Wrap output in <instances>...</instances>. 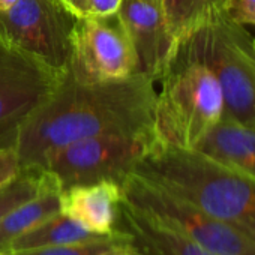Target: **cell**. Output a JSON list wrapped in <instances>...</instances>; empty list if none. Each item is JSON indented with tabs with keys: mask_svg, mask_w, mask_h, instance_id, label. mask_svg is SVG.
<instances>
[{
	"mask_svg": "<svg viewBox=\"0 0 255 255\" xmlns=\"http://www.w3.org/2000/svg\"><path fill=\"white\" fill-rule=\"evenodd\" d=\"M108 234H98L87 230L74 218L59 212L32 230L23 233L21 236L11 240L2 251L3 252H14V251H26V249H36V248H47V246H57V245H68V243H78L86 240H93Z\"/></svg>",
	"mask_w": 255,
	"mask_h": 255,
	"instance_id": "5bb4252c",
	"label": "cell"
},
{
	"mask_svg": "<svg viewBox=\"0 0 255 255\" xmlns=\"http://www.w3.org/2000/svg\"><path fill=\"white\" fill-rule=\"evenodd\" d=\"M126 240H129V236L117 227L116 233L102 236V237H98L93 240L57 245V246H47V248H36V249H26V251H14V252H6V254L8 255H96V254L111 249L116 245L123 243Z\"/></svg>",
	"mask_w": 255,
	"mask_h": 255,
	"instance_id": "ac0fdd59",
	"label": "cell"
},
{
	"mask_svg": "<svg viewBox=\"0 0 255 255\" xmlns=\"http://www.w3.org/2000/svg\"><path fill=\"white\" fill-rule=\"evenodd\" d=\"M180 44L216 77L224 98V119L255 125V47L245 26L222 9Z\"/></svg>",
	"mask_w": 255,
	"mask_h": 255,
	"instance_id": "277c9868",
	"label": "cell"
},
{
	"mask_svg": "<svg viewBox=\"0 0 255 255\" xmlns=\"http://www.w3.org/2000/svg\"><path fill=\"white\" fill-rule=\"evenodd\" d=\"M194 149L255 177V125L222 117Z\"/></svg>",
	"mask_w": 255,
	"mask_h": 255,
	"instance_id": "4fadbf2b",
	"label": "cell"
},
{
	"mask_svg": "<svg viewBox=\"0 0 255 255\" xmlns=\"http://www.w3.org/2000/svg\"><path fill=\"white\" fill-rule=\"evenodd\" d=\"M60 192L62 188L59 185L48 186L35 198L20 204L0 219V251L15 237L32 230L47 218L59 213Z\"/></svg>",
	"mask_w": 255,
	"mask_h": 255,
	"instance_id": "9a60e30c",
	"label": "cell"
},
{
	"mask_svg": "<svg viewBox=\"0 0 255 255\" xmlns=\"http://www.w3.org/2000/svg\"><path fill=\"white\" fill-rule=\"evenodd\" d=\"M20 170L21 167L15 147H0V188L15 179Z\"/></svg>",
	"mask_w": 255,
	"mask_h": 255,
	"instance_id": "44dd1931",
	"label": "cell"
},
{
	"mask_svg": "<svg viewBox=\"0 0 255 255\" xmlns=\"http://www.w3.org/2000/svg\"><path fill=\"white\" fill-rule=\"evenodd\" d=\"M156 131L155 81L144 74L84 84L68 72L59 87L20 128L21 168H42L57 149L96 135Z\"/></svg>",
	"mask_w": 255,
	"mask_h": 255,
	"instance_id": "6da1fadb",
	"label": "cell"
},
{
	"mask_svg": "<svg viewBox=\"0 0 255 255\" xmlns=\"http://www.w3.org/2000/svg\"><path fill=\"white\" fill-rule=\"evenodd\" d=\"M122 198L153 218L182 231L216 255H255V239L222 222L156 183L129 173Z\"/></svg>",
	"mask_w": 255,
	"mask_h": 255,
	"instance_id": "8992f818",
	"label": "cell"
},
{
	"mask_svg": "<svg viewBox=\"0 0 255 255\" xmlns=\"http://www.w3.org/2000/svg\"><path fill=\"white\" fill-rule=\"evenodd\" d=\"M18 0H0V12H5L8 9H11Z\"/></svg>",
	"mask_w": 255,
	"mask_h": 255,
	"instance_id": "603a6c76",
	"label": "cell"
},
{
	"mask_svg": "<svg viewBox=\"0 0 255 255\" xmlns=\"http://www.w3.org/2000/svg\"><path fill=\"white\" fill-rule=\"evenodd\" d=\"M254 47H255V39H254Z\"/></svg>",
	"mask_w": 255,
	"mask_h": 255,
	"instance_id": "484cf974",
	"label": "cell"
},
{
	"mask_svg": "<svg viewBox=\"0 0 255 255\" xmlns=\"http://www.w3.org/2000/svg\"><path fill=\"white\" fill-rule=\"evenodd\" d=\"M77 20L60 0H18L0 12V41L57 74H66Z\"/></svg>",
	"mask_w": 255,
	"mask_h": 255,
	"instance_id": "52a82bcc",
	"label": "cell"
},
{
	"mask_svg": "<svg viewBox=\"0 0 255 255\" xmlns=\"http://www.w3.org/2000/svg\"><path fill=\"white\" fill-rule=\"evenodd\" d=\"M120 200L122 185L117 182L75 185L60 192V212L93 233L113 234L117 231Z\"/></svg>",
	"mask_w": 255,
	"mask_h": 255,
	"instance_id": "7c38bea8",
	"label": "cell"
},
{
	"mask_svg": "<svg viewBox=\"0 0 255 255\" xmlns=\"http://www.w3.org/2000/svg\"><path fill=\"white\" fill-rule=\"evenodd\" d=\"M225 14L242 26H255V0H224Z\"/></svg>",
	"mask_w": 255,
	"mask_h": 255,
	"instance_id": "ffe728a7",
	"label": "cell"
},
{
	"mask_svg": "<svg viewBox=\"0 0 255 255\" xmlns=\"http://www.w3.org/2000/svg\"><path fill=\"white\" fill-rule=\"evenodd\" d=\"M168 32L179 45L224 9V0H161Z\"/></svg>",
	"mask_w": 255,
	"mask_h": 255,
	"instance_id": "2e32d148",
	"label": "cell"
},
{
	"mask_svg": "<svg viewBox=\"0 0 255 255\" xmlns=\"http://www.w3.org/2000/svg\"><path fill=\"white\" fill-rule=\"evenodd\" d=\"M125 255H140V252L131 243H128L126 245V249H125Z\"/></svg>",
	"mask_w": 255,
	"mask_h": 255,
	"instance_id": "cb8c5ba5",
	"label": "cell"
},
{
	"mask_svg": "<svg viewBox=\"0 0 255 255\" xmlns=\"http://www.w3.org/2000/svg\"><path fill=\"white\" fill-rule=\"evenodd\" d=\"M65 75L0 41V147H15L21 125L48 101Z\"/></svg>",
	"mask_w": 255,
	"mask_h": 255,
	"instance_id": "9c48e42d",
	"label": "cell"
},
{
	"mask_svg": "<svg viewBox=\"0 0 255 255\" xmlns=\"http://www.w3.org/2000/svg\"><path fill=\"white\" fill-rule=\"evenodd\" d=\"M129 243V240H126V242H123V243H119V245H116L114 248H111V249H107V251H104V252H99V254H96V255H125V249H126V245Z\"/></svg>",
	"mask_w": 255,
	"mask_h": 255,
	"instance_id": "7402d4cb",
	"label": "cell"
},
{
	"mask_svg": "<svg viewBox=\"0 0 255 255\" xmlns=\"http://www.w3.org/2000/svg\"><path fill=\"white\" fill-rule=\"evenodd\" d=\"M132 173L255 239V177L192 149L158 143Z\"/></svg>",
	"mask_w": 255,
	"mask_h": 255,
	"instance_id": "7a4b0ae2",
	"label": "cell"
},
{
	"mask_svg": "<svg viewBox=\"0 0 255 255\" xmlns=\"http://www.w3.org/2000/svg\"><path fill=\"white\" fill-rule=\"evenodd\" d=\"M68 74L84 84L125 80L137 74L135 51L117 14L77 20Z\"/></svg>",
	"mask_w": 255,
	"mask_h": 255,
	"instance_id": "ba28073f",
	"label": "cell"
},
{
	"mask_svg": "<svg viewBox=\"0 0 255 255\" xmlns=\"http://www.w3.org/2000/svg\"><path fill=\"white\" fill-rule=\"evenodd\" d=\"M0 255H8L6 252H3V251H0Z\"/></svg>",
	"mask_w": 255,
	"mask_h": 255,
	"instance_id": "d4e9b609",
	"label": "cell"
},
{
	"mask_svg": "<svg viewBox=\"0 0 255 255\" xmlns=\"http://www.w3.org/2000/svg\"><path fill=\"white\" fill-rule=\"evenodd\" d=\"M53 185H59V182L50 171L42 168H21L15 179L0 188V219Z\"/></svg>",
	"mask_w": 255,
	"mask_h": 255,
	"instance_id": "e0dca14e",
	"label": "cell"
},
{
	"mask_svg": "<svg viewBox=\"0 0 255 255\" xmlns=\"http://www.w3.org/2000/svg\"><path fill=\"white\" fill-rule=\"evenodd\" d=\"M222 117L224 98L216 77L179 44L155 80V128L159 140L194 149Z\"/></svg>",
	"mask_w": 255,
	"mask_h": 255,
	"instance_id": "3957f363",
	"label": "cell"
},
{
	"mask_svg": "<svg viewBox=\"0 0 255 255\" xmlns=\"http://www.w3.org/2000/svg\"><path fill=\"white\" fill-rule=\"evenodd\" d=\"M117 17L135 51L137 72L155 81L177 48L167 27L162 2L120 0Z\"/></svg>",
	"mask_w": 255,
	"mask_h": 255,
	"instance_id": "30bf717a",
	"label": "cell"
},
{
	"mask_svg": "<svg viewBox=\"0 0 255 255\" xmlns=\"http://www.w3.org/2000/svg\"><path fill=\"white\" fill-rule=\"evenodd\" d=\"M158 143L161 140L156 131L96 135L57 149L47 158L42 170L56 177L62 191L102 180L122 183Z\"/></svg>",
	"mask_w": 255,
	"mask_h": 255,
	"instance_id": "5b68a950",
	"label": "cell"
},
{
	"mask_svg": "<svg viewBox=\"0 0 255 255\" xmlns=\"http://www.w3.org/2000/svg\"><path fill=\"white\" fill-rule=\"evenodd\" d=\"M117 227L129 236V243L140 255H216L123 198L119 203Z\"/></svg>",
	"mask_w": 255,
	"mask_h": 255,
	"instance_id": "8fae6325",
	"label": "cell"
},
{
	"mask_svg": "<svg viewBox=\"0 0 255 255\" xmlns=\"http://www.w3.org/2000/svg\"><path fill=\"white\" fill-rule=\"evenodd\" d=\"M77 18H104L117 14L120 0H60Z\"/></svg>",
	"mask_w": 255,
	"mask_h": 255,
	"instance_id": "d6986e66",
	"label": "cell"
}]
</instances>
